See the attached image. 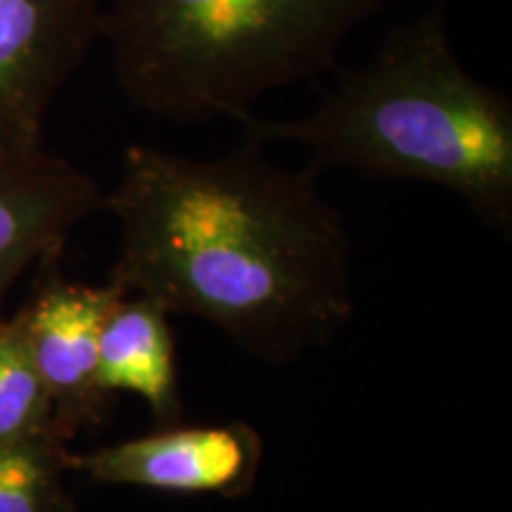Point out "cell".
Wrapping results in <instances>:
<instances>
[{"label": "cell", "mask_w": 512, "mask_h": 512, "mask_svg": "<svg viewBox=\"0 0 512 512\" xmlns=\"http://www.w3.org/2000/svg\"><path fill=\"white\" fill-rule=\"evenodd\" d=\"M245 143L192 159L133 143L100 209L117 221L110 280L223 332L266 366L330 347L356 313L354 252L313 166Z\"/></svg>", "instance_id": "6da1fadb"}, {"label": "cell", "mask_w": 512, "mask_h": 512, "mask_svg": "<svg viewBox=\"0 0 512 512\" xmlns=\"http://www.w3.org/2000/svg\"><path fill=\"white\" fill-rule=\"evenodd\" d=\"M98 382L110 399L138 396L157 427L183 422L176 344L162 306L140 294H124L114 302L100 332Z\"/></svg>", "instance_id": "ba28073f"}, {"label": "cell", "mask_w": 512, "mask_h": 512, "mask_svg": "<svg viewBox=\"0 0 512 512\" xmlns=\"http://www.w3.org/2000/svg\"><path fill=\"white\" fill-rule=\"evenodd\" d=\"M392 0H105L100 38L131 105L245 124L264 95L337 72L339 50Z\"/></svg>", "instance_id": "3957f363"}, {"label": "cell", "mask_w": 512, "mask_h": 512, "mask_svg": "<svg viewBox=\"0 0 512 512\" xmlns=\"http://www.w3.org/2000/svg\"><path fill=\"white\" fill-rule=\"evenodd\" d=\"M67 456L57 434L0 444V512H76Z\"/></svg>", "instance_id": "9c48e42d"}, {"label": "cell", "mask_w": 512, "mask_h": 512, "mask_svg": "<svg viewBox=\"0 0 512 512\" xmlns=\"http://www.w3.org/2000/svg\"><path fill=\"white\" fill-rule=\"evenodd\" d=\"M43 434H57L53 403L38 375L17 318H3L0 320V444L43 437Z\"/></svg>", "instance_id": "30bf717a"}, {"label": "cell", "mask_w": 512, "mask_h": 512, "mask_svg": "<svg viewBox=\"0 0 512 512\" xmlns=\"http://www.w3.org/2000/svg\"><path fill=\"white\" fill-rule=\"evenodd\" d=\"M100 202L98 183L46 147L0 155V320L19 280L57 261Z\"/></svg>", "instance_id": "52a82bcc"}, {"label": "cell", "mask_w": 512, "mask_h": 512, "mask_svg": "<svg viewBox=\"0 0 512 512\" xmlns=\"http://www.w3.org/2000/svg\"><path fill=\"white\" fill-rule=\"evenodd\" d=\"M261 465L264 437L245 420L178 422L67 456L69 475L171 496L245 498L259 484Z\"/></svg>", "instance_id": "277c9868"}, {"label": "cell", "mask_w": 512, "mask_h": 512, "mask_svg": "<svg viewBox=\"0 0 512 512\" xmlns=\"http://www.w3.org/2000/svg\"><path fill=\"white\" fill-rule=\"evenodd\" d=\"M105 0H0V155L41 150L57 95L100 38Z\"/></svg>", "instance_id": "5b68a950"}, {"label": "cell", "mask_w": 512, "mask_h": 512, "mask_svg": "<svg viewBox=\"0 0 512 512\" xmlns=\"http://www.w3.org/2000/svg\"><path fill=\"white\" fill-rule=\"evenodd\" d=\"M55 264L48 266L50 273L15 318L48 389L55 430L72 441L79 432L98 427L112 401L98 382L100 332L124 292L112 283L88 285L62 278Z\"/></svg>", "instance_id": "8992f818"}, {"label": "cell", "mask_w": 512, "mask_h": 512, "mask_svg": "<svg viewBox=\"0 0 512 512\" xmlns=\"http://www.w3.org/2000/svg\"><path fill=\"white\" fill-rule=\"evenodd\" d=\"M316 110L245 121L261 143H297L323 174L420 181L456 192L512 238V100L470 74L448 36L444 0L389 31L366 64L337 69Z\"/></svg>", "instance_id": "7a4b0ae2"}]
</instances>
